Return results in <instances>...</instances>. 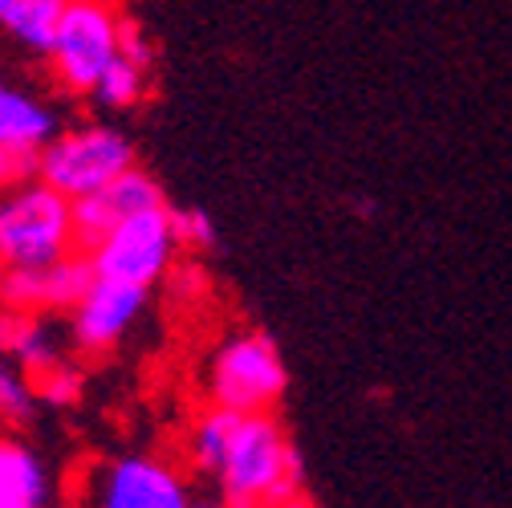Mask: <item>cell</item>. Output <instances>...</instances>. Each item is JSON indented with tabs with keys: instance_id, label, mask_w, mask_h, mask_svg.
<instances>
[{
	"instance_id": "15",
	"label": "cell",
	"mask_w": 512,
	"mask_h": 508,
	"mask_svg": "<svg viewBox=\"0 0 512 508\" xmlns=\"http://www.w3.org/2000/svg\"><path fill=\"white\" fill-rule=\"evenodd\" d=\"M61 9H66V0H0V29H9L21 45L45 53Z\"/></svg>"
},
{
	"instance_id": "7",
	"label": "cell",
	"mask_w": 512,
	"mask_h": 508,
	"mask_svg": "<svg viewBox=\"0 0 512 508\" xmlns=\"http://www.w3.org/2000/svg\"><path fill=\"white\" fill-rule=\"evenodd\" d=\"M94 508H204V504L196 500L187 464L163 452H126L102 468Z\"/></svg>"
},
{
	"instance_id": "13",
	"label": "cell",
	"mask_w": 512,
	"mask_h": 508,
	"mask_svg": "<svg viewBox=\"0 0 512 508\" xmlns=\"http://www.w3.org/2000/svg\"><path fill=\"white\" fill-rule=\"evenodd\" d=\"M240 423V411H228L220 403H204L196 415H191L187 431H183V464L187 472H196L204 480L216 476L224 452H228V439Z\"/></svg>"
},
{
	"instance_id": "1",
	"label": "cell",
	"mask_w": 512,
	"mask_h": 508,
	"mask_svg": "<svg viewBox=\"0 0 512 508\" xmlns=\"http://www.w3.org/2000/svg\"><path fill=\"white\" fill-rule=\"evenodd\" d=\"M212 484L228 504H269V508L301 492V456L289 431L281 427L277 411L240 415Z\"/></svg>"
},
{
	"instance_id": "3",
	"label": "cell",
	"mask_w": 512,
	"mask_h": 508,
	"mask_svg": "<svg viewBox=\"0 0 512 508\" xmlns=\"http://www.w3.org/2000/svg\"><path fill=\"white\" fill-rule=\"evenodd\" d=\"M131 167H139L135 143L110 122H74L66 131L57 126V135L33 155V175L74 204Z\"/></svg>"
},
{
	"instance_id": "21",
	"label": "cell",
	"mask_w": 512,
	"mask_h": 508,
	"mask_svg": "<svg viewBox=\"0 0 512 508\" xmlns=\"http://www.w3.org/2000/svg\"><path fill=\"white\" fill-rule=\"evenodd\" d=\"M25 175H33V159H21V155H9V151H0V192L13 183H21Z\"/></svg>"
},
{
	"instance_id": "5",
	"label": "cell",
	"mask_w": 512,
	"mask_h": 508,
	"mask_svg": "<svg viewBox=\"0 0 512 508\" xmlns=\"http://www.w3.org/2000/svg\"><path fill=\"white\" fill-rule=\"evenodd\" d=\"M208 403L228 411H277L289 387V370L265 330H236L208 358Z\"/></svg>"
},
{
	"instance_id": "11",
	"label": "cell",
	"mask_w": 512,
	"mask_h": 508,
	"mask_svg": "<svg viewBox=\"0 0 512 508\" xmlns=\"http://www.w3.org/2000/svg\"><path fill=\"white\" fill-rule=\"evenodd\" d=\"M57 135V114L29 90H17L0 74V151L33 159Z\"/></svg>"
},
{
	"instance_id": "9",
	"label": "cell",
	"mask_w": 512,
	"mask_h": 508,
	"mask_svg": "<svg viewBox=\"0 0 512 508\" xmlns=\"http://www.w3.org/2000/svg\"><path fill=\"white\" fill-rule=\"evenodd\" d=\"M94 285L90 257L78 248L41 269H0V305L13 313H70Z\"/></svg>"
},
{
	"instance_id": "23",
	"label": "cell",
	"mask_w": 512,
	"mask_h": 508,
	"mask_svg": "<svg viewBox=\"0 0 512 508\" xmlns=\"http://www.w3.org/2000/svg\"><path fill=\"white\" fill-rule=\"evenodd\" d=\"M277 508H317V504H313L305 492H293V496H289V500H281Z\"/></svg>"
},
{
	"instance_id": "17",
	"label": "cell",
	"mask_w": 512,
	"mask_h": 508,
	"mask_svg": "<svg viewBox=\"0 0 512 508\" xmlns=\"http://www.w3.org/2000/svg\"><path fill=\"white\" fill-rule=\"evenodd\" d=\"M41 399L33 391L29 370H21L9 354H0V423L9 427H25L37 415Z\"/></svg>"
},
{
	"instance_id": "12",
	"label": "cell",
	"mask_w": 512,
	"mask_h": 508,
	"mask_svg": "<svg viewBox=\"0 0 512 508\" xmlns=\"http://www.w3.org/2000/svg\"><path fill=\"white\" fill-rule=\"evenodd\" d=\"M53 476L49 464L25 439L0 431V508H49Z\"/></svg>"
},
{
	"instance_id": "2",
	"label": "cell",
	"mask_w": 512,
	"mask_h": 508,
	"mask_svg": "<svg viewBox=\"0 0 512 508\" xmlns=\"http://www.w3.org/2000/svg\"><path fill=\"white\" fill-rule=\"evenodd\" d=\"M78 248L74 200L53 192L37 175L0 192V269H41Z\"/></svg>"
},
{
	"instance_id": "10",
	"label": "cell",
	"mask_w": 512,
	"mask_h": 508,
	"mask_svg": "<svg viewBox=\"0 0 512 508\" xmlns=\"http://www.w3.org/2000/svg\"><path fill=\"white\" fill-rule=\"evenodd\" d=\"M167 204L163 200V187L155 183V175H147L143 167H131V171H122L118 179H110L106 187H98L94 196L78 200L74 204V220H78V240L82 248L94 244L102 232H110L114 224L122 220H131L147 208H159Z\"/></svg>"
},
{
	"instance_id": "22",
	"label": "cell",
	"mask_w": 512,
	"mask_h": 508,
	"mask_svg": "<svg viewBox=\"0 0 512 508\" xmlns=\"http://www.w3.org/2000/svg\"><path fill=\"white\" fill-rule=\"evenodd\" d=\"M17 317L9 305H0V354H9V342H13V330H17Z\"/></svg>"
},
{
	"instance_id": "18",
	"label": "cell",
	"mask_w": 512,
	"mask_h": 508,
	"mask_svg": "<svg viewBox=\"0 0 512 508\" xmlns=\"http://www.w3.org/2000/svg\"><path fill=\"white\" fill-rule=\"evenodd\" d=\"M33 391H37V399L45 407H74L82 399V391H86V370L70 354V358H61L57 366L33 374Z\"/></svg>"
},
{
	"instance_id": "14",
	"label": "cell",
	"mask_w": 512,
	"mask_h": 508,
	"mask_svg": "<svg viewBox=\"0 0 512 508\" xmlns=\"http://www.w3.org/2000/svg\"><path fill=\"white\" fill-rule=\"evenodd\" d=\"M74 346H70V334L57 326V313H21L17 317V330H13V342H9V358L33 374L57 366L61 358H70Z\"/></svg>"
},
{
	"instance_id": "6",
	"label": "cell",
	"mask_w": 512,
	"mask_h": 508,
	"mask_svg": "<svg viewBox=\"0 0 512 508\" xmlns=\"http://www.w3.org/2000/svg\"><path fill=\"white\" fill-rule=\"evenodd\" d=\"M82 252L90 257L94 277L155 289L159 281H167V273L175 269L183 248H179V236H175L171 208L159 204V208H147L131 220L114 224L110 232H102Z\"/></svg>"
},
{
	"instance_id": "4",
	"label": "cell",
	"mask_w": 512,
	"mask_h": 508,
	"mask_svg": "<svg viewBox=\"0 0 512 508\" xmlns=\"http://www.w3.org/2000/svg\"><path fill=\"white\" fill-rule=\"evenodd\" d=\"M122 25L126 13L118 0H66L45 49L57 86L90 98L98 78L122 49Z\"/></svg>"
},
{
	"instance_id": "8",
	"label": "cell",
	"mask_w": 512,
	"mask_h": 508,
	"mask_svg": "<svg viewBox=\"0 0 512 508\" xmlns=\"http://www.w3.org/2000/svg\"><path fill=\"white\" fill-rule=\"evenodd\" d=\"M147 297H151V289L94 277L86 297L70 309V346H74V354H82V358L110 354L126 334L135 330V322L147 309Z\"/></svg>"
},
{
	"instance_id": "19",
	"label": "cell",
	"mask_w": 512,
	"mask_h": 508,
	"mask_svg": "<svg viewBox=\"0 0 512 508\" xmlns=\"http://www.w3.org/2000/svg\"><path fill=\"white\" fill-rule=\"evenodd\" d=\"M171 220H175V236H179V248H212L216 244V228L212 220L200 212V208H171Z\"/></svg>"
},
{
	"instance_id": "20",
	"label": "cell",
	"mask_w": 512,
	"mask_h": 508,
	"mask_svg": "<svg viewBox=\"0 0 512 508\" xmlns=\"http://www.w3.org/2000/svg\"><path fill=\"white\" fill-rule=\"evenodd\" d=\"M122 57H131V61H139V66H151L155 61V53H151V41L143 37V29L126 17V25H122V49H118Z\"/></svg>"
},
{
	"instance_id": "16",
	"label": "cell",
	"mask_w": 512,
	"mask_h": 508,
	"mask_svg": "<svg viewBox=\"0 0 512 508\" xmlns=\"http://www.w3.org/2000/svg\"><path fill=\"white\" fill-rule=\"evenodd\" d=\"M147 90H151V66H139V61L118 53L110 66H106V74L98 78V86H94L90 98L102 110H135L147 98Z\"/></svg>"
},
{
	"instance_id": "24",
	"label": "cell",
	"mask_w": 512,
	"mask_h": 508,
	"mask_svg": "<svg viewBox=\"0 0 512 508\" xmlns=\"http://www.w3.org/2000/svg\"><path fill=\"white\" fill-rule=\"evenodd\" d=\"M204 508H269V504H228V500H216V504H204Z\"/></svg>"
}]
</instances>
